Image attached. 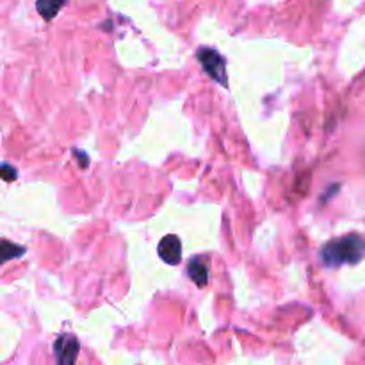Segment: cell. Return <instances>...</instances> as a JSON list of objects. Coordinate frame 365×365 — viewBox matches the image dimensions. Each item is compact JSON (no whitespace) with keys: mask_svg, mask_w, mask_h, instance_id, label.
Segmentation results:
<instances>
[{"mask_svg":"<svg viewBox=\"0 0 365 365\" xmlns=\"http://www.w3.org/2000/svg\"><path fill=\"white\" fill-rule=\"evenodd\" d=\"M2 177H4V180H6V182H13L14 178L18 177V173H16V170H14V168L9 166V164H4V166H2Z\"/></svg>","mask_w":365,"mask_h":365,"instance_id":"cell-8","label":"cell"},{"mask_svg":"<svg viewBox=\"0 0 365 365\" xmlns=\"http://www.w3.org/2000/svg\"><path fill=\"white\" fill-rule=\"evenodd\" d=\"M159 255L166 264L177 266L182 260V241L177 235H164L159 242Z\"/></svg>","mask_w":365,"mask_h":365,"instance_id":"cell-4","label":"cell"},{"mask_svg":"<svg viewBox=\"0 0 365 365\" xmlns=\"http://www.w3.org/2000/svg\"><path fill=\"white\" fill-rule=\"evenodd\" d=\"M196 57L202 63L203 70L207 71L212 81L221 84L223 88H228V77H227V61L221 56L217 50L209 48V46H202L196 50Z\"/></svg>","mask_w":365,"mask_h":365,"instance_id":"cell-2","label":"cell"},{"mask_svg":"<svg viewBox=\"0 0 365 365\" xmlns=\"http://www.w3.org/2000/svg\"><path fill=\"white\" fill-rule=\"evenodd\" d=\"M24 253H25L24 246H18V245H14V242L6 241V239L2 241V260L4 262L14 259V257H21Z\"/></svg>","mask_w":365,"mask_h":365,"instance_id":"cell-7","label":"cell"},{"mask_svg":"<svg viewBox=\"0 0 365 365\" xmlns=\"http://www.w3.org/2000/svg\"><path fill=\"white\" fill-rule=\"evenodd\" d=\"M187 274L189 278L195 282V285H198V287H205L207 282H209V266H207L202 259L195 257V259L189 260Z\"/></svg>","mask_w":365,"mask_h":365,"instance_id":"cell-5","label":"cell"},{"mask_svg":"<svg viewBox=\"0 0 365 365\" xmlns=\"http://www.w3.org/2000/svg\"><path fill=\"white\" fill-rule=\"evenodd\" d=\"M78 351H81V344L77 337L71 334L61 335L53 342V355L59 364H75L78 359Z\"/></svg>","mask_w":365,"mask_h":365,"instance_id":"cell-3","label":"cell"},{"mask_svg":"<svg viewBox=\"0 0 365 365\" xmlns=\"http://www.w3.org/2000/svg\"><path fill=\"white\" fill-rule=\"evenodd\" d=\"M365 255V241L360 235L334 239L321 250L324 266L339 267L342 264H359Z\"/></svg>","mask_w":365,"mask_h":365,"instance_id":"cell-1","label":"cell"},{"mask_svg":"<svg viewBox=\"0 0 365 365\" xmlns=\"http://www.w3.org/2000/svg\"><path fill=\"white\" fill-rule=\"evenodd\" d=\"M68 0H36V9H38L39 16L45 18L46 21L52 20L53 16H57L61 9L66 6Z\"/></svg>","mask_w":365,"mask_h":365,"instance_id":"cell-6","label":"cell"}]
</instances>
